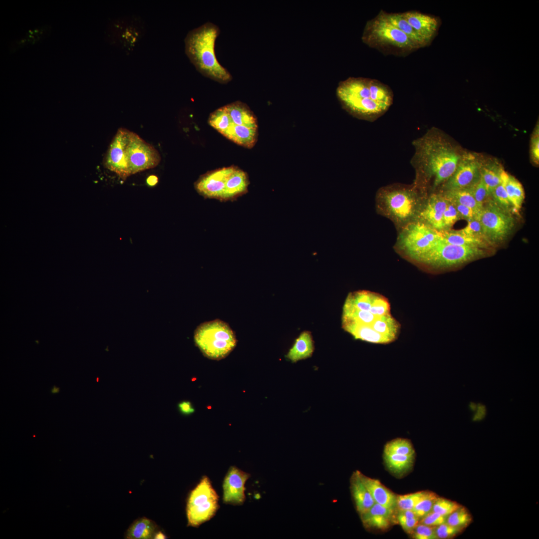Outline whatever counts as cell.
<instances>
[{
    "label": "cell",
    "mask_w": 539,
    "mask_h": 539,
    "mask_svg": "<svg viewBox=\"0 0 539 539\" xmlns=\"http://www.w3.org/2000/svg\"><path fill=\"white\" fill-rule=\"evenodd\" d=\"M159 182L158 177L155 175H151L146 178V184L149 187L155 186Z\"/></svg>",
    "instance_id": "cell-47"
},
{
    "label": "cell",
    "mask_w": 539,
    "mask_h": 539,
    "mask_svg": "<svg viewBox=\"0 0 539 539\" xmlns=\"http://www.w3.org/2000/svg\"><path fill=\"white\" fill-rule=\"evenodd\" d=\"M414 455L397 454H384V460L388 469L393 473L400 474L407 471L412 466Z\"/></svg>",
    "instance_id": "cell-29"
},
{
    "label": "cell",
    "mask_w": 539,
    "mask_h": 539,
    "mask_svg": "<svg viewBox=\"0 0 539 539\" xmlns=\"http://www.w3.org/2000/svg\"><path fill=\"white\" fill-rule=\"evenodd\" d=\"M451 201L455 205L460 219H464L468 221L474 219L478 218L479 214L471 208L452 201Z\"/></svg>",
    "instance_id": "cell-45"
},
{
    "label": "cell",
    "mask_w": 539,
    "mask_h": 539,
    "mask_svg": "<svg viewBox=\"0 0 539 539\" xmlns=\"http://www.w3.org/2000/svg\"><path fill=\"white\" fill-rule=\"evenodd\" d=\"M125 155L130 175L154 168L161 160L159 152L155 147L132 131L126 146Z\"/></svg>",
    "instance_id": "cell-12"
},
{
    "label": "cell",
    "mask_w": 539,
    "mask_h": 539,
    "mask_svg": "<svg viewBox=\"0 0 539 539\" xmlns=\"http://www.w3.org/2000/svg\"><path fill=\"white\" fill-rule=\"evenodd\" d=\"M427 491H420L396 497V507L399 511L412 510Z\"/></svg>",
    "instance_id": "cell-34"
},
{
    "label": "cell",
    "mask_w": 539,
    "mask_h": 539,
    "mask_svg": "<svg viewBox=\"0 0 539 539\" xmlns=\"http://www.w3.org/2000/svg\"><path fill=\"white\" fill-rule=\"evenodd\" d=\"M158 527L154 522L146 518L137 519L131 525L126 533L129 539H150L153 538Z\"/></svg>",
    "instance_id": "cell-26"
},
{
    "label": "cell",
    "mask_w": 539,
    "mask_h": 539,
    "mask_svg": "<svg viewBox=\"0 0 539 539\" xmlns=\"http://www.w3.org/2000/svg\"><path fill=\"white\" fill-rule=\"evenodd\" d=\"M250 477L236 467L229 470L223 482V501L226 504L241 505L245 501V485Z\"/></svg>",
    "instance_id": "cell-18"
},
{
    "label": "cell",
    "mask_w": 539,
    "mask_h": 539,
    "mask_svg": "<svg viewBox=\"0 0 539 539\" xmlns=\"http://www.w3.org/2000/svg\"><path fill=\"white\" fill-rule=\"evenodd\" d=\"M472 521L470 514L462 506L447 517L446 523L461 530L468 526Z\"/></svg>",
    "instance_id": "cell-32"
},
{
    "label": "cell",
    "mask_w": 539,
    "mask_h": 539,
    "mask_svg": "<svg viewBox=\"0 0 539 539\" xmlns=\"http://www.w3.org/2000/svg\"><path fill=\"white\" fill-rule=\"evenodd\" d=\"M59 391H60V388L59 387H57L55 385H54L53 386V387L51 389V393L52 394H56V393H58L59 392Z\"/></svg>",
    "instance_id": "cell-50"
},
{
    "label": "cell",
    "mask_w": 539,
    "mask_h": 539,
    "mask_svg": "<svg viewBox=\"0 0 539 539\" xmlns=\"http://www.w3.org/2000/svg\"><path fill=\"white\" fill-rule=\"evenodd\" d=\"M427 197L413 183L394 184L380 188L376 195L377 211L400 229L416 221Z\"/></svg>",
    "instance_id": "cell-2"
},
{
    "label": "cell",
    "mask_w": 539,
    "mask_h": 539,
    "mask_svg": "<svg viewBox=\"0 0 539 539\" xmlns=\"http://www.w3.org/2000/svg\"><path fill=\"white\" fill-rule=\"evenodd\" d=\"M219 28L207 22L190 31L185 40L186 53L197 69L205 76L226 83L232 76L218 61L215 51Z\"/></svg>",
    "instance_id": "cell-3"
},
{
    "label": "cell",
    "mask_w": 539,
    "mask_h": 539,
    "mask_svg": "<svg viewBox=\"0 0 539 539\" xmlns=\"http://www.w3.org/2000/svg\"><path fill=\"white\" fill-rule=\"evenodd\" d=\"M447 200L448 203L446 208L444 211L443 218V231L450 230V229L453 226V225L457 221L460 219L458 213L455 207V205L451 201H450L448 199Z\"/></svg>",
    "instance_id": "cell-37"
},
{
    "label": "cell",
    "mask_w": 539,
    "mask_h": 539,
    "mask_svg": "<svg viewBox=\"0 0 539 539\" xmlns=\"http://www.w3.org/2000/svg\"><path fill=\"white\" fill-rule=\"evenodd\" d=\"M131 131L121 127L112 139L103 159L105 168L125 181L130 176L126 161L125 150Z\"/></svg>",
    "instance_id": "cell-14"
},
{
    "label": "cell",
    "mask_w": 539,
    "mask_h": 539,
    "mask_svg": "<svg viewBox=\"0 0 539 539\" xmlns=\"http://www.w3.org/2000/svg\"><path fill=\"white\" fill-rule=\"evenodd\" d=\"M350 489L356 510L360 515L367 511L375 504L369 491L360 479L358 471L353 473L351 476Z\"/></svg>",
    "instance_id": "cell-22"
},
{
    "label": "cell",
    "mask_w": 539,
    "mask_h": 539,
    "mask_svg": "<svg viewBox=\"0 0 539 539\" xmlns=\"http://www.w3.org/2000/svg\"><path fill=\"white\" fill-rule=\"evenodd\" d=\"M531 158L534 163L539 165V123L532 135L530 147Z\"/></svg>",
    "instance_id": "cell-43"
},
{
    "label": "cell",
    "mask_w": 539,
    "mask_h": 539,
    "mask_svg": "<svg viewBox=\"0 0 539 539\" xmlns=\"http://www.w3.org/2000/svg\"><path fill=\"white\" fill-rule=\"evenodd\" d=\"M194 340L205 356L214 360L227 356L236 345V337L230 327L218 319L200 325L195 330Z\"/></svg>",
    "instance_id": "cell-8"
},
{
    "label": "cell",
    "mask_w": 539,
    "mask_h": 539,
    "mask_svg": "<svg viewBox=\"0 0 539 539\" xmlns=\"http://www.w3.org/2000/svg\"><path fill=\"white\" fill-rule=\"evenodd\" d=\"M361 39L369 47L385 55L404 57L420 48L386 19L382 9L366 22Z\"/></svg>",
    "instance_id": "cell-6"
},
{
    "label": "cell",
    "mask_w": 539,
    "mask_h": 539,
    "mask_svg": "<svg viewBox=\"0 0 539 539\" xmlns=\"http://www.w3.org/2000/svg\"><path fill=\"white\" fill-rule=\"evenodd\" d=\"M482 163L473 154H463L453 174L442 186V191L471 187L480 179Z\"/></svg>",
    "instance_id": "cell-13"
},
{
    "label": "cell",
    "mask_w": 539,
    "mask_h": 539,
    "mask_svg": "<svg viewBox=\"0 0 539 539\" xmlns=\"http://www.w3.org/2000/svg\"><path fill=\"white\" fill-rule=\"evenodd\" d=\"M437 495L433 492L427 491L424 496L418 502L412 511L420 519L432 511L433 504Z\"/></svg>",
    "instance_id": "cell-35"
},
{
    "label": "cell",
    "mask_w": 539,
    "mask_h": 539,
    "mask_svg": "<svg viewBox=\"0 0 539 539\" xmlns=\"http://www.w3.org/2000/svg\"><path fill=\"white\" fill-rule=\"evenodd\" d=\"M178 408L179 411L184 415H190L195 411L191 403L188 401H183L179 403Z\"/></svg>",
    "instance_id": "cell-46"
},
{
    "label": "cell",
    "mask_w": 539,
    "mask_h": 539,
    "mask_svg": "<svg viewBox=\"0 0 539 539\" xmlns=\"http://www.w3.org/2000/svg\"><path fill=\"white\" fill-rule=\"evenodd\" d=\"M397 519L403 530L408 534H412L420 520L412 510L399 511Z\"/></svg>",
    "instance_id": "cell-33"
},
{
    "label": "cell",
    "mask_w": 539,
    "mask_h": 539,
    "mask_svg": "<svg viewBox=\"0 0 539 539\" xmlns=\"http://www.w3.org/2000/svg\"><path fill=\"white\" fill-rule=\"evenodd\" d=\"M462 530L453 527L446 522L437 526L435 532L438 539H449L454 537L460 533Z\"/></svg>",
    "instance_id": "cell-42"
},
{
    "label": "cell",
    "mask_w": 539,
    "mask_h": 539,
    "mask_svg": "<svg viewBox=\"0 0 539 539\" xmlns=\"http://www.w3.org/2000/svg\"><path fill=\"white\" fill-rule=\"evenodd\" d=\"M233 166L219 168L202 175L195 182L196 191L205 198L223 201L228 177Z\"/></svg>",
    "instance_id": "cell-15"
},
{
    "label": "cell",
    "mask_w": 539,
    "mask_h": 539,
    "mask_svg": "<svg viewBox=\"0 0 539 539\" xmlns=\"http://www.w3.org/2000/svg\"><path fill=\"white\" fill-rule=\"evenodd\" d=\"M447 517L431 511L421 519L420 523L432 527H437L446 522Z\"/></svg>",
    "instance_id": "cell-44"
},
{
    "label": "cell",
    "mask_w": 539,
    "mask_h": 539,
    "mask_svg": "<svg viewBox=\"0 0 539 539\" xmlns=\"http://www.w3.org/2000/svg\"><path fill=\"white\" fill-rule=\"evenodd\" d=\"M435 527L429 526L419 523L412 533L413 538L416 539H438L435 532Z\"/></svg>",
    "instance_id": "cell-41"
},
{
    "label": "cell",
    "mask_w": 539,
    "mask_h": 539,
    "mask_svg": "<svg viewBox=\"0 0 539 539\" xmlns=\"http://www.w3.org/2000/svg\"><path fill=\"white\" fill-rule=\"evenodd\" d=\"M487 255L482 248L452 245L441 239L431 249L412 261L428 270L441 271L458 268Z\"/></svg>",
    "instance_id": "cell-7"
},
{
    "label": "cell",
    "mask_w": 539,
    "mask_h": 539,
    "mask_svg": "<svg viewBox=\"0 0 539 539\" xmlns=\"http://www.w3.org/2000/svg\"><path fill=\"white\" fill-rule=\"evenodd\" d=\"M477 409V412L474 418L475 420H478L482 419L485 415V408L482 405L479 406Z\"/></svg>",
    "instance_id": "cell-48"
},
{
    "label": "cell",
    "mask_w": 539,
    "mask_h": 539,
    "mask_svg": "<svg viewBox=\"0 0 539 539\" xmlns=\"http://www.w3.org/2000/svg\"><path fill=\"white\" fill-rule=\"evenodd\" d=\"M313 350V341L311 333L309 331H305L301 333L296 339L286 357L292 362H296L310 357Z\"/></svg>",
    "instance_id": "cell-23"
},
{
    "label": "cell",
    "mask_w": 539,
    "mask_h": 539,
    "mask_svg": "<svg viewBox=\"0 0 539 539\" xmlns=\"http://www.w3.org/2000/svg\"><path fill=\"white\" fill-rule=\"evenodd\" d=\"M402 14L427 46H429L438 34L441 24L440 18L413 10L402 12Z\"/></svg>",
    "instance_id": "cell-17"
},
{
    "label": "cell",
    "mask_w": 539,
    "mask_h": 539,
    "mask_svg": "<svg viewBox=\"0 0 539 539\" xmlns=\"http://www.w3.org/2000/svg\"><path fill=\"white\" fill-rule=\"evenodd\" d=\"M208 122L222 135L239 145L251 149L257 142V117L249 107L241 101L216 109L210 114Z\"/></svg>",
    "instance_id": "cell-4"
},
{
    "label": "cell",
    "mask_w": 539,
    "mask_h": 539,
    "mask_svg": "<svg viewBox=\"0 0 539 539\" xmlns=\"http://www.w3.org/2000/svg\"><path fill=\"white\" fill-rule=\"evenodd\" d=\"M502 181L512 207L516 212H518L522 208L525 199V192L522 184L505 170L502 174Z\"/></svg>",
    "instance_id": "cell-24"
},
{
    "label": "cell",
    "mask_w": 539,
    "mask_h": 539,
    "mask_svg": "<svg viewBox=\"0 0 539 539\" xmlns=\"http://www.w3.org/2000/svg\"><path fill=\"white\" fill-rule=\"evenodd\" d=\"M504 170L497 162L482 163L481 178L490 196L494 189L502 182V174Z\"/></svg>",
    "instance_id": "cell-27"
},
{
    "label": "cell",
    "mask_w": 539,
    "mask_h": 539,
    "mask_svg": "<svg viewBox=\"0 0 539 539\" xmlns=\"http://www.w3.org/2000/svg\"><path fill=\"white\" fill-rule=\"evenodd\" d=\"M461 506L456 502L438 497L434 502L432 511L447 517Z\"/></svg>",
    "instance_id": "cell-36"
},
{
    "label": "cell",
    "mask_w": 539,
    "mask_h": 539,
    "mask_svg": "<svg viewBox=\"0 0 539 539\" xmlns=\"http://www.w3.org/2000/svg\"><path fill=\"white\" fill-rule=\"evenodd\" d=\"M394 510L375 503L367 511L360 515L361 519L366 528L385 530L392 522Z\"/></svg>",
    "instance_id": "cell-19"
},
{
    "label": "cell",
    "mask_w": 539,
    "mask_h": 539,
    "mask_svg": "<svg viewBox=\"0 0 539 539\" xmlns=\"http://www.w3.org/2000/svg\"><path fill=\"white\" fill-rule=\"evenodd\" d=\"M412 143L414 153L411 163L415 171L413 184L426 194L430 181L436 189L451 177L462 155L449 138L436 128L429 130Z\"/></svg>",
    "instance_id": "cell-1"
},
{
    "label": "cell",
    "mask_w": 539,
    "mask_h": 539,
    "mask_svg": "<svg viewBox=\"0 0 539 539\" xmlns=\"http://www.w3.org/2000/svg\"><path fill=\"white\" fill-rule=\"evenodd\" d=\"M389 454L414 455L415 450L409 440L398 438L388 442L384 446V454Z\"/></svg>",
    "instance_id": "cell-31"
},
{
    "label": "cell",
    "mask_w": 539,
    "mask_h": 539,
    "mask_svg": "<svg viewBox=\"0 0 539 539\" xmlns=\"http://www.w3.org/2000/svg\"><path fill=\"white\" fill-rule=\"evenodd\" d=\"M249 180L246 172L233 166L228 177L223 201L234 200L248 192Z\"/></svg>",
    "instance_id": "cell-21"
},
{
    "label": "cell",
    "mask_w": 539,
    "mask_h": 539,
    "mask_svg": "<svg viewBox=\"0 0 539 539\" xmlns=\"http://www.w3.org/2000/svg\"><path fill=\"white\" fill-rule=\"evenodd\" d=\"M479 220L487 242H499L507 238L514 225L509 212L494 201L484 205L479 214Z\"/></svg>",
    "instance_id": "cell-11"
},
{
    "label": "cell",
    "mask_w": 539,
    "mask_h": 539,
    "mask_svg": "<svg viewBox=\"0 0 539 539\" xmlns=\"http://www.w3.org/2000/svg\"><path fill=\"white\" fill-rule=\"evenodd\" d=\"M448 200L442 192L427 196L417 221L438 231L443 230V218Z\"/></svg>",
    "instance_id": "cell-16"
},
{
    "label": "cell",
    "mask_w": 539,
    "mask_h": 539,
    "mask_svg": "<svg viewBox=\"0 0 539 539\" xmlns=\"http://www.w3.org/2000/svg\"><path fill=\"white\" fill-rule=\"evenodd\" d=\"M167 537L161 531H157L153 537L155 539H166Z\"/></svg>",
    "instance_id": "cell-49"
},
{
    "label": "cell",
    "mask_w": 539,
    "mask_h": 539,
    "mask_svg": "<svg viewBox=\"0 0 539 539\" xmlns=\"http://www.w3.org/2000/svg\"><path fill=\"white\" fill-rule=\"evenodd\" d=\"M441 192L448 199L470 207L478 214L483 208L477 203L469 188Z\"/></svg>",
    "instance_id": "cell-30"
},
{
    "label": "cell",
    "mask_w": 539,
    "mask_h": 539,
    "mask_svg": "<svg viewBox=\"0 0 539 539\" xmlns=\"http://www.w3.org/2000/svg\"><path fill=\"white\" fill-rule=\"evenodd\" d=\"M336 94L342 107L359 119L373 120L389 108L378 100L369 78L350 77L341 81Z\"/></svg>",
    "instance_id": "cell-5"
},
{
    "label": "cell",
    "mask_w": 539,
    "mask_h": 539,
    "mask_svg": "<svg viewBox=\"0 0 539 539\" xmlns=\"http://www.w3.org/2000/svg\"><path fill=\"white\" fill-rule=\"evenodd\" d=\"M467 222V226L459 231L465 234L482 239L487 242L482 225L478 218L474 219Z\"/></svg>",
    "instance_id": "cell-40"
},
{
    "label": "cell",
    "mask_w": 539,
    "mask_h": 539,
    "mask_svg": "<svg viewBox=\"0 0 539 539\" xmlns=\"http://www.w3.org/2000/svg\"><path fill=\"white\" fill-rule=\"evenodd\" d=\"M359 476L362 482L369 491L375 503L387 508L395 509L396 495L386 488L379 480L367 477L360 472Z\"/></svg>",
    "instance_id": "cell-20"
},
{
    "label": "cell",
    "mask_w": 539,
    "mask_h": 539,
    "mask_svg": "<svg viewBox=\"0 0 539 539\" xmlns=\"http://www.w3.org/2000/svg\"><path fill=\"white\" fill-rule=\"evenodd\" d=\"M400 230L395 248L411 261L429 250L441 239L439 231L418 221Z\"/></svg>",
    "instance_id": "cell-9"
},
{
    "label": "cell",
    "mask_w": 539,
    "mask_h": 539,
    "mask_svg": "<svg viewBox=\"0 0 539 539\" xmlns=\"http://www.w3.org/2000/svg\"><path fill=\"white\" fill-rule=\"evenodd\" d=\"M469 189L477 203L483 208L490 195L481 178Z\"/></svg>",
    "instance_id": "cell-38"
},
{
    "label": "cell",
    "mask_w": 539,
    "mask_h": 539,
    "mask_svg": "<svg viewBox=\"0 0 539 539\" xmlns=\"http://www.w3.org/2000/svg\"><path fill=\"white\" fill-rule=\"evenodd\" d=\"M439 233L442 240L450 244L482 249L487 245L486 241L465 234L459 231H439Z\"/></svg>",
    "instance_id": "cell-25"
},
{
    "label": "cell",
    "mask_w": 539,
    "mask_h": 539,
    "mask_svg": "<svg viewBox=\"0 0 539 539\" xmlns=\"http://www.w3.org/2000/svg\"><path fill=\"white\" fill-rule=\"evenodd\" d=\"M383 12L385 17L391 24L408 36L420 48L427 46L416 31L404 17L402 12L388 13L384 10Z\"/></svg>",
    "instance_id": "cell-28"
},
{
    "label": "cell",
    "mask_w": 539,
    "mask_h": 539,
    "mask_svg": "<svg viewBox=\"0 0 539 539\" xmlns=\"http://www.w3.org/2000/svg\"><path fill=\"white\" fill-rule=\"evenodd\" d=\"M491 196L493 197L494 201L502 208L508 211L511 207H512L502 181L494 189Z\"/></svg>",
    "instance_id": "cell-39"
},
{
    "label": "cell",
    "mask_w": 539,
    "mask_h": 539,
    "mask_svg": "<svg viewBox=\"0 0 539 539\" xmlns=\"http://www.w3.org/2000/svg\"><path fill=\"white\" fill-rule=\"evenodd\" d=\"M218 499L209 479L203 477L188 499L186 513L188 526L197 527L210 520L218 509Z\"/></svg>",
    "instance_id": "cell-10"
}]
</instances>
